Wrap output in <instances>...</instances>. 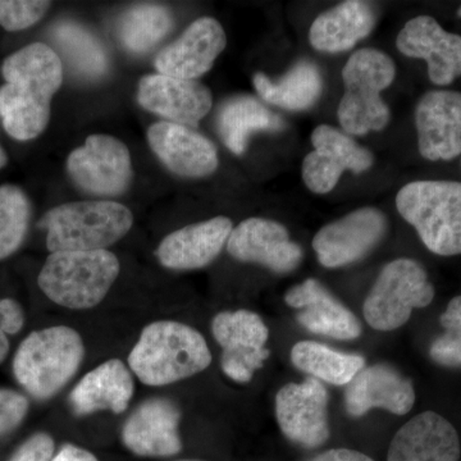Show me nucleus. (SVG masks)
<instances>
[{
    "label": "nucleus",
    "instance_id": "1",
    "mask_svg": "<svg viewBox=\"0 0 461 461\" xmlns=\"http://www.w3.org/2000/svg\"><path fill=\"white\" fill-rule=\"evenodd\" d=\"M2 75L3 127L14 140H33L50 123L51 99L63 83L62 60L50 45L33 42L5 58Z\"/></svg>",
    "mask_w": 461,
    "mask_h": 461
},
{
    "label": "nucleus",
    "instance_id": "2",
    "mask_svg": "<svg viewBox=\"0 0 461 461\" xmlns=\"http://www.w3.org/2000/svg\"><path fill=\"white\" fill-rule=\"evenodd\" d=\"M212 353L199 330L177 321H157L141 330L129 368L147 386H168L211 366Z\"/></svg>",
    "mask_w": 461,
    "mask_h": 461
},
{
    "label": "nucleus",
    "instance_id": "3",
    "mask_svg": "<svg viewBox=\"0 0 461 461\" xmlns=\"http://www.w3.org/2000/svg\"><path fill=\"white\" fill-rule=\"evenodd\" d=\"M84 357V339L72 327L33 330L18 346L14 377L33 399H51L75 377Z\"/></svg>",
    "mask_w": 461,
    "mask_h": 461
},
{
    "label": "nucleus",
    "instance_id": "4",
    "mask_svg": "<svg viewBox=\"0 0 461 461\" xmlns=\"http://www.w3.org/2000/svg\"><path fill=\"white\" fill-rule=\"evenodd\" d=\"M132 226V212L111 200L66 203L48 211L39 222L47 230L50 253L107 250Z\"/></svg>",
    "mask_w": 461,
    "mask_h": 461
},
{
    "label": "nucleus",
    "instance_id": "5",
    "mask_svg": "<svg viewBox=\"0 0 461 461\" xmlns=\"http://www.w3.org/2000/svg\"><path fill=\"white\" fill-rule=\"evenodd\" d=\"M120 272V260L112 251H58L45 260L38 284L56 304L86 311L105 299Z\"/></svg>",
    "mask_w": 461,
    "mask_h": 461
},
{
    "label": "nucleus",
    "instance_id": "6",
    "mask_svg": "<svg viewBox=\"0 0 461 461\" xmlns=\"http://www.w3.org/2000/svg\"><path fill=\"white\" fill-rule=\"evenodd\" d=\"M396 206L430 253L460 256L461 182H411L397 193Z\"/></svg>",
    "mask_w": 461,
    "mask_h": 461
},
{
    "label": "nucleus",
    "instance_id": "7",
    "mask_svg": "<svg viewBox=\"0 0 461 461\" xmlns=\"http://www.w3.org/2000/svg\"><path fill=\"white\" fill-rule=\"evenodd\" d=\"M396 66L387 54L372 48L355 51L342 69L345 93L338 117L345 132L363 136L381 131L390 122V108L381 93L395 80Z\"/></svg>",
    "mask_w": 461,
    "mask_h": 461
},
{
    "label": "nucleus",
    "instance_id": "8",
    "mask_svg": "<svg viewBox=\"0 0 461 461\" xmlns=\"http://www.w3.org/2000/svg\"><path fill=\"white\" fill-rule=\"evenodd\" d=\"M433 297L435 287L423 266L402 258L379 273L364 303V318L372 329L388 332L402 327L414 309L426 308Z\"/></svg>",
    "mask_w": 461,
    "mask_h": 461
},
{
    "label": "nucleus",
    "instance_id": "9",
    "mask_svg": "<svg viewBox=\"0 0 461 461\" xmlns=\"http://www.w3.org/2000/svg\"><path fill=\"white\" fill-rule=\"evenodd\" d=\"M67 171L78 189L95 196L122 195L133 176L129 148L108 135L89 136L69 154Z\"/></svg>",
    "mask_w": 461,
    "mask_h": 461
},
{
    "label": "nucleus",
    "instance_id": "10",
    "mask_svg": "<svg viewBox=\"0 0 461 461\" xmlns=\"http://www.w3.org/2000/svg\"><path fill=\"white\" fill-rule=\"evenodd\" d=\"M212 333L223 348L221 366L227 377L248 384L269 357L268 327L250 311L222 312L212 321Z\"/></svg>",
    "mask_w": 461,
    "mask_h": 461
},
{
    "label": "nucleus",
    "instance_id": "11",
    "mask_svg": "<svg viewBox=\"0 0 461 461\" xmlns=\"http://www.w3.org/2000/svg\"><path fill=\"white\" fill-rule=\"evenodd\" d=\"M386 215L375 208L351 212L318 230L313 249L321 266L339 268L363 258L386 236Z\"/></svg>",
    "mask_w": 461,
    "mask_h": 461
},
{
    "label": "nucleus",
    "instance_id": "12",
    "mask_svg": "<svg viewBox=\"0 0 461 461\" xmlns=\"http://www.w3.org/2000/svg\"><path fill=\"white\" fill-rule=\"evenodd\" d=\"M329 393L320 379L288 384L276 396V417L282 433L294 444L317 448L330 438Z\"/></svg>",
    "mask_w": 461,
    "mask_h": 461
},
{
    "label": "nucleus",
    "instance_id": "13",
    "mask_svg": "<svg viewBox=\"0 0 461 461\" xmlns=\"http://www.w3.org/2000/svg\"><path fill=\"white\" fill-rule=\"evenodd\" d=\"M314 150L303 162V180L315 194H327L335 189L342 173L368 171L375 157L368 149L338 129L321 124L312 133Z\"/></svg>",
    "mask_w": 461,
    "mask_h": 461
},
{
    "label": "nucleus",
    "instance_id": "14",
    "mask_svg": "<svg viewBox=\"0 0 461 461\" xmlns=\"http://www.w3.org/2000/svg\"><path fill=\"white\" fill-rule=\"evenodd\" d=\"M182 412L167 397L145 400L122 426L121 438L132 454L142 457H169L180 454Z\"/></svg>",
    "mask_w": 461,
    "mask_h": 461
},
{
    "label": "nucleus",
    "instance_id": "15",
    "mask_svg": "<svg viewBox=\"0 0 461 461\" xmlns=\"http://www.w3.org/2000/svg\"><path fill=\"white\" fill-rule=\"evenodd\" d=\"M138 102L145 111L165 118L167 122L196 129L211 112L213 96L199 81L157 74L141 78Z\"/></svg>",
    "mask_w": 461,
    "mask_h": 461
},
{
    "label": "nucleus",
    "instance_id": "16",
    "mask_svg": "<svg viewBox=\"0 0 461 461\" xmlns=\"http://www.w3.org/2000/svg\"><path fill=\"white\" fill-rule=\"evenodd\" d=\"M227 251L240 262L260 264L276 273L293 272L304 257L286 227L264 218H249L233 229Z\"/></svg>",
    "mask_w": 461,
    "mask_h": 461
},
{
    "label": "nucleus",
    "instance_id": "17",
    "mask_svg": "<svg viewBox=\"0 0 461 461\" xmlns=\"http://www.w3.org/2000/svg\"><path fill=\"white\" fill-rule=\"evenodd\" d=\"M420 156L432 160H453L461 154V93L432 90L424 94L415 109Z\"/></svg>",
    "mask_w": 461,
    "mask_h": 461
},
{
    "label": "nucleus",
    "instance_id": "18",
    "mask_svg": "<svg viewBox=\"0 0 461 461\" xmlns=\"http://www.w3.org/2000/svg\"><path fill=\"white\" fill-rule=\"evenodd\" d=\"M396 47L406 57L426 60L429 80L438 86L461 76V36L446 32L433 17L418 16L406 23Z\"/></svg>",
    "mask_w": 461,
    "mask_h": 461
},
{
    "label": "nucleus",
    "instance_id": "19",
    "mask_svg": "<svg viewBox=\"0 0 461 461\" xmlns=\"http://www.w3.org/2000/svg\"><path fill=\"white\" fill-rule=\"evenodd\" d=\"M226 45L222 25L214 18L202 17L191 23L180 39L160 50L154 65L159 75L196 80L211 71Z\"/></svg>",
    "mask_w": 461,
    "mask_h": 461
},
{
    "label": "nucleus",
    "instance_id": "20",
    "mask_svg": "<svg viewBox=\"0 0 461 461\" xmlns=\"http://www.w3.org/2000/svg\"><path fill=\"white\" fill-rule=\"evenodd\" d=\"M148 141L163 165L181 177H205L218 168L213 142L189 127L167 121L154 123L149 129Z\"/></svg>",
    "mask_w": 461,
    "mask_h": 461
},
{
    "label": "nucleus",
    "instance_id": "21",
    "mask_svg": "<svg viewBox=\"0 0 461 461\" xmlns=\"http://www.w3.org/2000/svg\"><path fill=\"white\" fill-rule=\"evenodd\" d=\"M287 305L297 309L300 326L315 335L350 341L359 338L362 324L320 281L309 278L290 288L285 295Z\"/></svg>",
    "mask_w": 461,
    "mask_h": 461
},
{
    "label": "nucleus",
    "instance_id": "22",
    "mask_svg": "<svg viewBox=\"0 0 461 461\" xmlns=\"http://www.w3.org/2000/svg\"><path fill=\"white\" fill-rule=\"evenodd\" d=\"M232 221L215 217L169 233L157 248L163 267L175 271L204 268L220 256L232 232Z\"/></svg>",
    "mask_w": 461,
    "mask_h": 461
},
{
    "label": "nucleus",
    "instance_id": "23",
    "mask_svg": "<svg viewBox=\"0 0 461 461\" xmlns=\"http://www.w3.org/2000/svg\"><path fill=\"white\" fill-rule=\"evenodd\" d=\"M459 435L453 424L433 411L421 412L397 430L387 461H459Z\"/></svg>",
    "mask_w": 461,
    "mask_h": 461
},
{
    "label": "nucleus",
    "instance_id": "24",
    "mask_svg": "<svg viewBox=\"0 0 461 461\" xmlns=\"http://www.w3.org/2000/svg\"><path fill=\"white\" fill-rule=\"evenodd\" d=\"M415 402L411 381L384 364L363 368L348 384L345 406L351 417H363L372 409L405 415Z\"/></svg>",
    "mask_w": 461,
    "mask_h": 461
},
{
    "label": "nucleus",
    "instance_id": "25",
    "mask_svg": "<svg viewBox=\"0 0 461 461\" xmlns=\"http://www.w3.org/2000/svg\"><path fill=\"white\" fill-rule=\"evenodd\" d=\"M133 393L135 381L131 369L122 360L109 359L80 379L69 393V403L77 417L105 411L122 414Z\"/></svg>",
    "mask_w": 461,
    "mask_h": 461
},
{
    "label": "nucleus",
    "instance_id": "26",
    "mask_svg": "<svg viewBox=\"0 0 461 461\" xmlns=\"http://www.w3.org/2000/svg\"><path fill=\"white\" fill-rule=\"evenodd\" d=\"M377 23L371 3L348 0L320 14L309 30L314 50L339 53L354 48L366 39Z\"/></svg>",
    "mask_w": 461,
    "mask_h": 461
},
{
    "label": "nucleus",
    "instance_id": "27",
    "mask_svg": "<svg viewBox=\"0 0 461 461\" xmlns=\"http://www.w3.org/2000/svg\"><path fill=\"white\" fill-rule=\"evenodd\" d=\"M217 129L224 145L236 156H241L251 133L282 131L285 122L259 100L240 95L224 102L218 112Z\"/></svg>",
    "mask_w": 461,
    "mask_h": 461
},
{
    "label": "nucleus",
    "instance_id": "28",
    "mask_svg": "<svg viewBox=\"0 0 461 461\" xmlns=\"http://www.w3.org/2000/svg\"><path fill=\"white\" fill-rule=\"evenodd\" d=\"M253 84L260 98L287 111H305L320 99L323 80L320 68L309 60H300L277 83L258 72Z\"/></svg>",
    "mask_w": 461,
    "mask_h": 461
},
{
    "label": "nucleus",
    "instance_id": "29",
    "mask_svg": "<svg viewBox=\"0 0 461 461\" xmlns=\"http://www.w3.org/2000/svg\"><path fill=\"white\" fill-rule=\"evenodd\" d=\"M291 362L300 371L333 386H348L366 366L360 355L341 353L315 341L297 342L291 350Z\"/></svg>",
    "mask_w": 461,
    "mask_h": 461
},
{
    "label": "nucleus",
    "instance_id": "30",
    "mask_svg": "<svg viewBox=\"0 0 461 461\" xmlns=\"http://www.w3.org/2000/svg\"><path fill=\"white\" fill-rule=\"evenodd\" d=\"M51 35L67 62L78 75L99 78L107 74V53L99 39L89 30L72 21H63L54 26Z\"/></svg>",
    "mask_w": 461,
    "mask_h": 461
},
{
    "label": "nucleus",
    "instance_id": "31",
    "mask_svg": "<svg viewBox=\"0 0 461 461\" xmlns=\"http://www.w3.org/2000/svg\"><path fill=\"white\" fill-rule=\"evenodd\" d=\"M173 27L171 12L163 5H139L118 21V39L127 50L144 54L163 41Z\"/></svg>",
    "mask_w": 461,
    "mask_h": 461
},
{
    "label": "nucleus",
    "instance_id": "32",
    "mask_svg": "<svg viewBox=\"0 0 461 461\" xmlns=\"http://www.w3.org/2000/svg\"><path fill=\"white\" fill-rule=\"evenodd\" d=\"M32 205L23 189L14 185L0 186V260L16 253L25 241Z\"/></svg>",
    "mask_w": 461,
    "mask_h": 461
},
{
    "label": "nucleus",
    "instance_id": "33",
    "mask_svg": "<svg viewBox=\"0 0 461 461\" xmlns=\"http://www.w3.org/2000/svg\"><path fill=\"white\" fill-rule=\"evenodd\" d=\"M439 323L444 333L430 345V359L439 366H461V296L448 303Z\"/></svg>",
    "mask_w": 461,
    "mask_h": 461
},
{
    "label": "nucleus",
    "instance_id": "34",
    "mask_svg": "<svg viewBox=\"0 0 461 461\" xmlns=\"http://www.w3.org/2000/svg\"><path fill=\"white\" fill-rule=\"evenodd\" d=\"M51 3L42 0H0V27L14 32L38 23Z\"/></svg>",
    "mask_w": 461,
    "mask_h": 461
},
{
    "label": "nucleus",
    "instance_id": "35",
    "mask_svg": "<svg viewBox=\"0 0 461 461\" xmlns=\"http://www.w3.org/2000/svg\"><path fill=\"white\" fill-rule=\"evenodd\" d=\"M29 411L25 396L9 388H0V436L20 426Z\"/></svg>",
    "mask_w": 461,
    "mask_h": 461
},
{
    "label": "nucleus",
    "instance_id": "36",
    "mask_svg": "<svg viewBox=\"0 0 461 461\" xmlns=\"http://www.w3.org/2000/svg\"><path fill=\"white\" fill-rule=\"evenodd\" d=\"M25 324L23 306L14 299H0V364L9 353L8 336L16 335Z\"/></svg>",
    "mask_w": 461,
    "mask_h": 461
},
{
    "label": "nucleus",
    "instance_id": "37",
    "mask_svg": "<svg viewBox=\"0 0 461 461\" xmlns=\"http://www.w3.org/2000/svg\"><path fill=\"white\" fill-rule=\"evenodd\" d=\"M54 448L53 437L48 433H36L17 448L9 461H50Z\"/></svg>",
    "mask_w": 461,
    "mask_h": 461
},
{
    "label": "nucleus",
    "instance_id": "38",
    "mask_svg": "<svg viewBox=\"0 0 461 461\" xmlns=\"http://www.w3.org/2000/svg\"><path fill=\"white\" fill-rule=\"evenodd\" d=\"M309 461H375L359 451L348 450V448H332L318 454Z\"/></svg>",
    "mask_w": 461,
    "mask_h": 461
},
{
    "label": "nucleus",
    "instance_id": "39",
    "mask_svg": "<svg viewBox=\"0 0 461 461\" xmlns=\"http://www.w3.org/2000/svg\"><path fill=\"white\" fill-rule=\"evenodd\" d=\"M50 461H99L90 451L76 445H65Z\"/></svg>",
    "mask_w": 461,
    "mask_h": 461
},
{
    "label": "nucleus",
    "instance_id": "40",
    "mask_svg": "<svg viewBox=\"0 0 461 461\" xmlns=\"http://www.w3.org/2000/svg\"><path fill=\"white\" fill-rule=\"evenodd\" d=\"M8 163V157L7 154H5V151L3 150V148L0 147V169L3 168L5 165Z\"/></svg>",
    "mask_w": 461,
    "mask_h": 461
},
{
    "label": "nucleus",
    "instance_id": "41",
    "mask_svg": "<svg viewBox=\"0 0 461 461\" xmlns=\"http://www.w3.org/2000/svg\"><path fill=\"white\" fill-rule=\"evenodd\" d=\"M457 16L461 17V8L459 9V12H457Z\"/></svg>",
    "mask_w": 461,
    "mask_h": 461
},
{
    "label": "nucleus",
    "instance_id": "42",
    "mask_svg": "<svg viewBox=\"0 0 461 461\" xmlns=\"http://www.w3.org/2000/svg\"><path fill=\"white\" fill-rule=\"evenodd\" d=\"M181 461H198V460H181Z\"/></svg>",
    "mask_w": 461,
    "mask_h": 461
}]
</instances>
